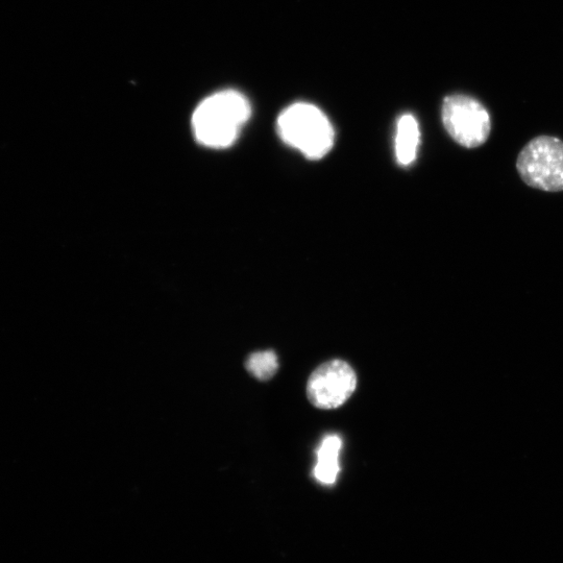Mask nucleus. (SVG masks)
I'll list each match as a JSON object with an SVG mask.
<instances>
[{"label":"nucleus","instance_id":"nucleus-5","mask_svg":"<svg viewBox=\"0 0 563 563\" xmlns=\"http://www.w3.org/2000/svg\"><path fill=\"white\" fill-rule=\"evenodd\" d=\"M357 387L353 367L344 360L328 361L311 374L307 384L310 403L323 410L336 409L347 403Z\"/></svg>","mask_w":563,"mask_h":563},{"label":"nucleus","instance_id":"nucleus-7","mask_svg":"<svg viewBox=\"0 0 563 563\" xmlns=\"http://www.w3.org/2000/svg\"><path fill=\"white\" fill-rule=\"evenodd\" d=\"M342 447V440L338 435H328L317 451V463L314 477L323 484L335 483L340 471L338 458Z\"/></svg>","mask_w":563,"mask_h":563},{"label":"nucleus","instance_id":"nucleus-3","mask_svg":"<svg viewBox=\"0 0 563 563\" xmlns=\"http://www.w3.org/2000/svg\"><path fill=\"white\" fill-rule=\"evenodd\" d=\"M517 169L532 188L563 191V142L551 136L534 138L520 153Z\"/></svg>","mask_w":563,"mask_h":563},{"label":"nucleus","instance_id":"nucleus-6","mask_svg":"<svg viewBox=\"0 0 563 563\" xmlns=\"http://www.w3.org/2000/svg\"><path fill=\"white\" fill-rule=\"evenodd\" d=\"M419 122L411 114L403 115L397 126L396 156L400 165L409 166L416 159L420 145Z\"/></svg>","mask_w":563,"mask_h":563},{"label":"nucleus","instance_id":"nucleus-4","mask_svg":"<svg viewBox=\"0 0 563 563\" xmlns=\"http://www.w3.org/2000/svg\"><path fill=\"white\" fill-rule=\"evenodd\" d=\"M442 117L449 135L463 148H479L491 134V116L471 96L456 94L446 97Z\"/></svg>","mask_w":563,"mask_h":563},{"label":"nucleus","instance_id":"nucleus-2","mask_svg":"<svg viewBox=\"0 0 563 563\" xmlns=\"http://www.w3.org/2000/svg\"><path fill=\"white\" fill-rule=\"evenodd\" d=\"M277 128L286 144L310 160L324 158L334 145L330 120L311 104L298 103L286 108L278 118Z\"/></svg>","mask_w":563,"mask_h":563},{"label":"nucleus","instance_id":"nucleus-8","mask_svg":"<svg viewBox=\"0 0 563 563\" xmlns=\"http://www.w3.org/2000/svg\"><path fill=\"white\" fill-rule=\"evenodd\" d=\"M246 369L260 381L271 380L279 370L278 356L271 350L253 353L247 359Z\"/></svg>","mask_w":563,"mask_h":563},{"label":"nucleus","instance_id":"nucleus-1","mask_svg":"<svg viewBox=\"0 0 563 563\" xmlns=\"http://www.w3.org/2000/svg\"><path fill=\"white\" fill-rule=\"evenodd\" d=\"M251 114V105L241 93L232 90L215 93L194 111L193 134L207 148H229L237 140Z\"/></svg>","mask_w":563,"mask_h":563}]
</instances>
